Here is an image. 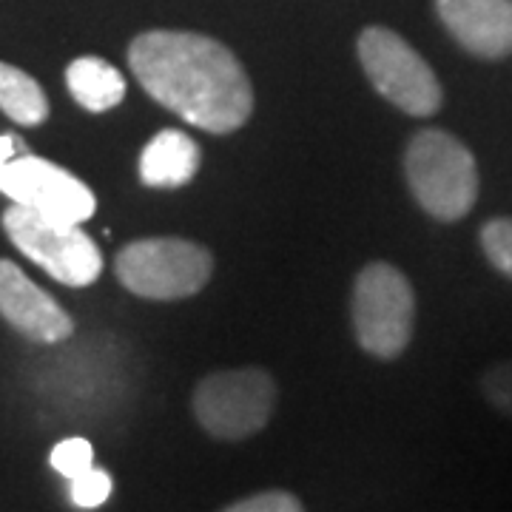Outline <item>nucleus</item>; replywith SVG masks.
Listing matches in <instances>:
<instances>
[{
	"mask_svg": "<svg viewBox=\"0 0 512 512\" xmlns=\"http://www.w3.org/2000/svg\"><path fill=\"white\" fill-rule=\"evenodd\" d=\"M128 66L148 97L202 131L231 134L254 111L248 74L214 37L154 29L131 40Z\"/></svg>",
	"mask_w": 512,
	"mask_h": 512,
	"instance_id": "nucleus-1",
	"label": "nucleus"
},
{
	"mask_svg": "<svg viewBox=\"0 0 512 512\" xmlns=\"http://www.w3.org/2000/svg\"><path fill=\"white\" fill-rule=\"evenodd\" d=\"M404 177L421 211H427L433 220H461L478 200L473 151L441 128H424L413 134L404 151Z\"/></svg>",
	"mask_w": 512,
	"mask_h": 512,
	"instance_id": "nucleus-2",
	"label": "nucleus"
},
{
	"mask_svg": "<svg viewBox=\"0 0 512 512\" xmlns=\"http://www.w3.org/2000/svg\"><path fill=\"white\" fill-rule=\"evenodd\" d=\"M114 274L134 296L171 302L200 293L214 274V256L197 242L148 237L128 242L114 259Z\"/></svg>",
	"mask_w": 512,
	"mask_h": 512,
	"instance_id": "nucleus-3",
	"label": "nucleus"
},
{
	"mask_svg": "<svg viewBox=\"0 0 512 512\" xmlns=\"http://www.w3.org/2000/svg\"><path fill=\"white\" fill-rule=\"evenodd\" d=\"M353 330L359 345L376 359L402 356L416 325V293L390 262H370L353 285Z\"/></svg>",
	"mask_w": 512,
	"mask_h": 512,
	"instance_id": "nucleus-4",
	"label": "nucleus"
},
{
	"mask_svg": "<svg viewBox=\"0 0 512 512\" xmlns=\"http://www.w3.org/2000/svg\"><path fill=\"white\" fill-rule=\"evenodd\" d=\"M276 407V382L262 367L208 373L191 396L200 427L222 441H242L259 433Z\"/></svg>",
	"mask_w": 512,
	"mask_h": 512,
	"instance_id": "nucleus-5",
	"label": "nucleus"
},
{
	"mask_svg": "<svg viewBox=\"0 0 512 512\" xmlns=\"http://www.w3.org/2000/svg\"><path fill=\"white\" fill-rule=\"evenodd\" d=\"M3 231L20 254L69 288H86L103 274V254L80 225L46 220L23 205L3 211Z\"/></svg>",
	"mask_w": 512,
	"mask_h": 512,
	"instance_id": "nucleus-6",
	"label": "nucleus"
},
{
	"mask_svg": "<svg viewBox=\"0 0 512 512\" xmlns=\"http://www.w3.org/2000/svg\"><path fill=\"white\" fill-rule=\"evenodd\" d=\"M356 49L370 86L387 103L410 117H433L441 109L444 92L439 77L404 37L384 26H367Z\"/></svg>",
	"mask_w": 512,
	"mask_h": 512,
	"instance_id": "nucleus-7",
	"label": "nucleus"
},
{
	"mask_svg": "<svg viewBox=\"0 0 512 512\" xmlns=\"http://www.w3.org/2000/svg\"><path fill=\"white\" fill-rule=\"evenodd\" d=\"M0 194L46 220L83 225L97 211L92 188L69 174L63 165L35 154H20L0 165Z\"/></svg>",
	"mask_w": 512,
	"mask_h": 512,
	"instance_id": "nucleus-8",
	"label": "nucleus"
},
{
	"mask_svg": "<svg viewBox=\"0 0 512 512\" xmlns=\"http://www.w3.org/2000/svg\"><path fill=\"white\" fill-rule=\"evenodd\" d=\"M0 316L40 345L66 342L74 333V319L57 305L55 296L35 285L12 259H0Z\"/></svg>",
	"mask_w": 512,
	"mask_h": 512,
	"instance_id": "nucleus-9",
	"label": "nucleus"
},
{
	"mask_svg": "<svg viewBox=\"0 0 512 512\" xmlns=\"http://www.w3.org/2000/svg\"><path fill=\"white\" fill-rule=\"evenodd\" d=\"M444 29L481 60L512 55V0H436Z\"/></svg>",
	"mask_w": 512,
	"mask_h": 512,
	"instance_id": "nucleus-10",
	"label": "nucleus"
},
{
	"mask_svg": "<svg viewBox=\"0 0 512 512\" xmlns=\"http://www.w3.org/2000/svg\"><path fill=\"white\" fill-rule=\"evenodd\" d=\"M200 171V146L177 128L151 137L140 154V180L148 188H183Z\"/></svg>",
	"mask_w": 512,
	"mask_h": 512,
	"instance_id": "nucleus-11",
	"label": "nucleus"
},
{
	"mask_svg": "<svg viewBox=\"0 0 512 512\" xmlns=\"http://www.w3.org/2000/svg\"><path fill=\"white\" fill-rule=\"evenodd\" d=\"M66 86L86 111H109L126 97V77L103 57H77L66 69Z\"/></svg>",
	"mask_w": 512,
	"mask_h": 512,
	"instance_id": "nucleus-12",
	"label": "nucleus"
},
{
	"mask_svg": "<svg viewBox=\"0 0 512 512\" xmlns=\"http://www.w3.org/2000/svg\"><path fill=\"white\" fill-rule=\"evenodd\" d=\"M0 111L20 126H40L49 117V97L32 74L0 63Z\"/></svg>",
	"mask_w": 512,
	"mask_h": 512,
	"instance_id": "nucleus-13",
	"label": "nucleus"
},
{
	"mask_svg": "<svg viewBox=\"0 0 512 512\" xmlns=\"http://www.w3.org/2000/svg\"><path fill=\"white\" fill-rule=\"evenodd\" d=\"M481 248H484V256L490 259L495 271H501L507 279H512V217L484 222Z\"/></svg>",
	"mask_w": 512,
	"mask_h": 512,
	"instance_id": "nucleus-14",
	"label": "nucleus"
},
{
	"mask_svg": "<svg viewBox=\"0 0 512 512\" xmlns=\"http://www.w3.org/2000/svg\"><path fill=\"white\" fill-rule=\"evenodd\" d=\"M52 467L60 476L74 481L77 476L89 473L94 467V450L86 439H66L52 450Z\"/></svg>",
	"mask_w": 512,
	"mask_h": 512,
	"instance_id": "nucleus-15",
	"label": "nucleus"
},
{
	"mask_svg": "<svg viewBox=\"0 0 512 512\" xmlns=\"http://www.w3.org/2000/svg\"><path fill=\"white\" fill-rule=\"evenodd\" d=\"M481 393L484 399L512 419V362H498L487 367L481 376Z\"/></svg>",
	"mask_w": 512,
	"mask_h": 512,
	"instance_id": "nucleus-16",
	"label": "nucleus"
},
{
	"mask_svg": "<svg viewBox=\"0 0 512 512\" xmlns=\"http://www.w3.org/2000/svg\"><path fill=\"white\" fill-rule=\"evenodd\" d=\"M111 495V476L106 470H89L72 481V501L83 510H94L106 504Z\"/></svg>",
	"mask_w": 512,
	"mask_h": 512,
	"instance_id": "nucleus-17",
	"label": "nucleus"
},
{
	"mask_svg": "<svg viewBox=\"0 0 512 512\" xmlns=\"http://www.w3.org/2000/svg\"><path fill=\"white\" fill-rule=\"evenodd\" d=\"M220 512H305V507L296 495L285 493V490H268V493L242 498Z\"/></svg>",
	"mask_w": 512,
	"mask_h": 512,
	"instance_id": "nucleus-18",
	"label": "nucleus"
},
{
	"mask_svg": "<svg viewBox=\"0 0 512 512\" xmlns=\"http://www.w3.org/2000/svg\"><path fill=\"white\" fill-rule=\"evenodd\" d=\"M20 151V137L15 134H0V165H6L9 160H15Z\"/></svg>",
	"mask_w": 512,
	"mask_h": 512,
	"instance_id": "nucleus-19",
	"label": "nucleus"
}]
</instances>
